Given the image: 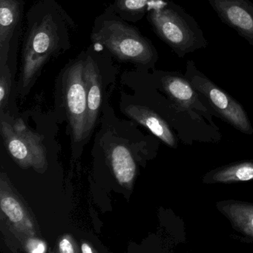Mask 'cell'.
I'll use <instances>...</instances> for the list:
<instances>
[{"label": "cell", "mask_w": 253, "mask_h": 253, "mask_svg": "<svg viewBox=\"0 0 253 253\" xmlns=\"http://www.w3.org/2000/svg\"><path fill=\"white\" fill-rule=\"evenodd\" d=\"M18 90H30L45 66L72 48L76 24L57 0H35L26 15Z\"/></svg>", "instance_id": "cell-1"}, {"label": "cell", "mask_w": 253, "mask_h": 253, "mask_svg": "<svg viewBox=\"0 0 253 253\" xmlns=\"http://www.w3.org/2000/svg\"><path fill=\"white\" fill-rule=\"evenodd\" d=\"M91 41L121 62L152 68L158 61V52L152 42L118 15L112 5L96 17Z\"/></svg>", "instance_id": "cell-2"}, {"label": "cell", "mask_w": 253, "mask_h": 253, "mask_svg": "<svg viewBox=\"0 0 253 253\" xmlns=\"http://www.w3.org/2000/svg\"><path fill=\"white\" fill-rule=\"evenodd\" d=\"M146 13L154 32L179 57L207 47V40L196 22L174 2L150 0Z\"/></svg>", "instance_id": "cell-3"}, {"label": "cell", "mask_w": 253, "mask_h": 253, "mask_svg": "<svg viewBox=\"0 0 253 253\" xmlns=\"http://www.w3.org/2000/svg\"><path fill=\"white\" fill-rule=\"evenodd\" d=\"M85 50L71 60L57 78L63 104L70 122L75 141L85 138L87 115V92L85 78Z\"/></svg>", "instance_id": "cell-4"}, {"label": "cell", "mask_w": 253, "mask_h": 253, "mask_svg": "<svg viewBox=\"0 0 253 253\" xmlns=\"http://www.w3.org/2000/svg\"><path fill=\"white\" fill-rule=\"evenodd\" d=\"M1 132L7 149L19 166L40 173L45 171L48 160L42 136L29 129L21 120L13 125L2 121Z\"/></svg>", "instance_id": "cell-5"}, {"label": "cell", "mask_w": 253, "mask_h": 253, "mask_svg": "<svg viewBox=\"0 0 253 253\" xmlns=\"http://www.w3.org/2000/svg\"><path fill=\"white\" fill-rule=\"evenodd\" d=\"M186 77L195 89L207 98L211 107L225 121L246 134L253 132L242 106L198 71L194 62L189 61L186 64Z\"/></svg>", "instance_id": "cell-6"}, {"label": "cell", "mask_w": 253, "mask_h": 253, "mask_svg": "<svg viewBox=\"0 0 253 253\" xmlns=\"http://www.w3.org/2000/svg\"><path fill=\"white\" fill-rule=\"evenodd\" d=\"M24 0H0V66L17 70V51L22 35Z\"/></svg>", "instance_id": "cell-7"}, {"label": "cell", "mask_w": 253, "mask_h": 253, "mask_svg": "<svg viewBox=\"0 0 253 253\" xmlns=\"http://www.w3.org/2000/svg\"><path fill=\"white\" fill-rule=\"evenodd\" d=\"M96 47L91 44L85 50V78L87 92V115L85 137L89 134L97 121L103 98V72Z\"/></svg>", "instance_id": "cell-8"}, {"label": "cell", "mask_w": 253, "mask_h": 253, "mask_svg": "<svg viewBox=\"0 0 253 253\" xmlns=\"http://www.w3.org/2000/svg\"><path fill=\"white\" fill-rule=\"evenodd\" d=\"M223 23L253 46V3L250 0H207Z\"/></svg>", "instance_id": "cell-9"}, {"label": "cell", "mask_w": 253, "mask_h": 253, "mask_svg": "<svg viewBox=\"0 0 253 253\" xmlns=\"http://www.w3.org/2000/svg\"><path fill=\"white\" fill-rule=\"evenodd\" d=\"M0 206L4 214L19 230L31 236L35 235L30 214L10 187L3 174L0 182Z\"/></svg>", "instance_id": "cell-10"}, {"label": "cell", "mask_w": 253, "mask_h": 253, "mask_svg": "<svg viewBox=\"0 0 253 253\" xmlns=\"http://www.w3.org/2000/svg\"><path fill=\"white\" fill-rule=\"evenodd\" d=\"M129 118L150 130L163 142L171 146H176V139L169 126L161 116L152 109L139 105H130L125 109Z\"/></svg>", "instance_id": "cell-11"}, {"label": "cell", "mask_w": 253, "mask_h": 253, "mask_svg": "<svg viewBox=\"0 0 253 253\" xmlns=\"http://www.w3.org/2000/svg\"><path fill=\"white\" fill-rule=\"evenodd\" d=\"M161 84L170 99L181 107H192L198 100L196 90L186 77L168 72L161 78Z\"/></svg>", "instance_id": "cell-12"}, {"label": "cell", "mask_w": 253, "mask_h": 253, "mask_svg": "<svg viewBox=\"0 0 253 253\" xmlns=\"http://www.w3.org/2000/svg\"><path fill=\"white\" fill-rule=\"evenodd\" d=\"M111 167L118 183L131 189L136 177L137 167L131 152L123 145H115L109 154Z\"/></svg>", "instance_id": "cell-13"}, {"label": "cell", "mask_w": 253, "mask_h": 253, "mask_svg": "<svg viewBox=\"0 0 253 253\" xmlns=\"http://www.w3.org/2000/svg\"><path fill=\"white\" fill-rule=\"evenodd\" d=\"M219 207L235 229L253 238V204L230 201Z\"/></svg>", "instance_id": "cell-14"}, {"label": "cell", "mask_w": 253, "mask_h": 253, "mask_svg": "<svg viewBox=\"0 0 253 253\" xmlns=\"http://www.w3.org/2000/svg\"><path fill=\"white\" fill-rule=\"evenodd\" d=\"M207 175V183H237L253 180V162H241L226 166Z\"/></svg>", "instance_id": "cell-15"}, {"label": "cell", "mask_w": 253, "mask_h": 253, "mask_svg": "<svg viewBox=\"0 0 253 253\" xmlns=\"http://www.w3.org/2000/svg\"><path fill=\"white\" fill-rule=\"evenodd\" d=\"M149 2L150 0H115L112 7L124 20L137 22L147 12Z\"/></svg>", "instance_id": "cell-16"}, {"label": "cell", "mask_w": 253, "mask_h": 253, "mask_svg": "<svg viewBox=\"0 0 253 253\" xmlns=\"http://www.w3.org/2000/svg\"><path fill=\"white\" fill-rule=\"evenodd\" d=\"M15 75L8 63L0 66V108L2 111L8 106L14 88Z\"/></svg>", "instance_id": "cell-17"}, {"label": "cell", "mask_w": 253, "mask_h": 253, "mask_svg": "<svg viewBox=\"0 0 253 253\" xmlns=\"http://www.w3.org/2000/svg\"><path fill=\"white\" fill-rule=\"evenodd\" d=\"M58 251L62 253H75L78 252L76 244L71 235L62 237L58 244Z\"/></svg>", "instance_id": "cell-18"}, {"label": "cell", "mask_w": 253, "mask_h": 253, "mask_svg": "<svg viewBox=\"0 0 253 253\" xmlns=\"http://www.w3.org/2000/svg\"><path fill=\"white\" fill-rule=\"evenodd\" d=\"M26 249L30 253H45L47 251V246L42 240L31 238L26 242Z\"/></svg>", "instance_id": "cell-19"}, {"label": "cell", "mask_w": 253, "mask_h": 253, "mask_svg": "<svg viewBox=\"0 0 253 253\" xmlns=\"http://www.w3.org/2000/svg\"><path fill=\"white\" fill-rule=\"evenodd\" d=\"M81 248L83 253H93L94 252L91 246L87 243H82Z\"/></svg>", "instance_id": "cell-20"}]
</instances>
